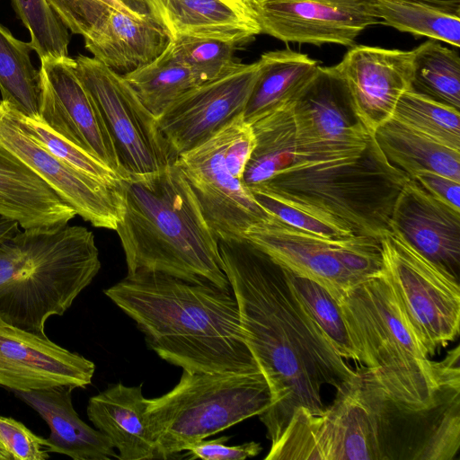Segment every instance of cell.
<instances>
[{"mask_svg": "<svg viewBox=\"0 0 460 460\" xmlns=\"http://www.w3.org/2000/svg\"><path fill=\"white\" fill-rule=\"evenodd\" d=\"M459 346L441 361L362 367L320 413H299L307 460H452L460 447Z\"/></svg>", "mask_w": 460, "mask_h": 460, "instance_id": "cell-1", "label": "cell"}, {"mask_svg": "<svg viewBox=\"0 0 460 460\" xmlns=\"http://www.w3.org/2000/svg\"><path fill=\"white\" fill-rule=\"evenodd\" d=\"M218 249L244 341L270 387V405L259 417L273 446L297 409L322 412V387L337 389L355 370L310 317L282 266L244 237L219 239Z\"/></svg>", "mask_w": 460, "mask_h": 460, "instance_id": "cell-2", "label": "cell"}, {"mask_svg": "<svg viewBox=\"0 0 460 460\" xmlns=\"http://www.w3.org/2000/svg\"><path fill=\"white\" fill-rule=\"evenodd\" d=\"M104 294L136 322L161 358L183 370L261 371L244 341L231 288L137 271Z\"/></svg>", "mask_w": 460, "mask_h": 460, "instance_id": "cell-3", "label": "cell"}, {"mask_svg": "<svg viewBox=\"0 0 460 460\" xmlns=\"http://www.w3.org/2000/svg\"><path fill=\"white\" fill-rule=\"evenodd\" d=\"M123 216L116 232L128 274L159 272L230 288L218 249L199 201L175 163L120 178Z\"/></svg>", "mask_w": 460, "mask_h": 460, "instance_id": "cell-4", "label": "cell"}, {"mask_svg": "<svg viewBox=\"0 0 460 460\" xmlns=\"http://www.w3.org/2000/svg\"><path fill=\"white\" fill-rule=\"evenodd\" d=\"M100 269L94 235L84 226L20 230L0 243V316L47 336V320L62 316Z\"/></svg>", "mask_w": 460, "mask_h": 460, "instance_id": "cell-5", "label": "cell"}, {"mask_svg": "<svg viewBox=\"0 0 460 460\" xmlns=\"http://www.w3.org/2000/svg\"><path fill=\"white\" fill-rule=\"evenodd\" d=\"M410 177L394 166L374 136L364 154L345 163L289 167L250 188L309 212L353 235L380 239Z\"/></svg>", "mask_w": 460, "mask_h": 460, "instance_id": "cell-6", "label": "cell"}, {"mask_svg": "<svg viewBox=\"0 0 460 460\" xmlns=\"http://www.w3.org/2000/svg\"><path fill=\"white\" fill-rule=\"evenodd\" d=\"M270 402V387L261 371L183 370L171 391L148 399L147 416L156 438L158 458L175 457L196 442L259 416Z\"/></svg>", "mask_w": 460, "mask_h": 460, "instance_id": "cell-7", "label": "cell"}, {"mask_svg": "<svg viewBox=\"0 0 460 460\" xmlns=\"http://www.w3.org/2000/svg\"><path fill=\"white\" fill-rule=\"evenodd\" d=\"M254 146L252 128L239 115L174 162L218 240L243 238L248 228L273 217L243 181Z\"/></svg>", "mask_w": 460, "mask_h": 460, "instance_id": "cell-8", "label": "cell"}, {"mask_svg": "<svg viewBox=\"0 0 460 460\" xmlns=\"http://www.w3.org/2000/svg\"><path fill=\"white\" fill-rule=\"evenodd\" d=\"M244 238L283 268L324 288L338 303L348 290L383 270L380 239L371 236L323 237L273 216L248 228Z\"/></svg>", "mask_w": 460, "mask_h": 460, "instance_id": "cell-9", "label": "cell"}, {"mask_svg": "<svg viewBox=\"0 0 460 460\" xmlns=\"http://www.w3.org/2000/svg\"><path fill=\"white\" fill-rule=\"evenodd\" d=\"M380 243L383 274L427 355L433 356L459 335L458 278L390 230Z\"/></svg>", "mask_w": 460, "mask_h": 460, "instance_id": "cell-10", "label": "cell"}, {"mask_svg": "<svg viewBox=\"0 0 460 460\" xmlns=\"http://www.w3.org/2000/svg\"><path fill=\"white\" fill-rule=\"evenodd\" d=\"M287 104L294 138L289 167L352 161L364 154L373 137L356 115L347 87L333 66L319 65L312 79Z\"/></svg>", "mask_w": 460, "mask_h": 460, "instance_id": "cell-11", "label": "cell"}, {"mask_svg": "<svg viewBox=\"0 0 460 460\" xmlns=\"http://www.w3.org/2000/svg\"><path fill=\"white\" fill-rule=\"evenodd\" d=\"M75 71L91 94L113 140L121 178L157 172L175 162L155 117L120 75L94 58H74Z\"/></svg>", "mask_w": 460, "mask_h": 460, "instance_id": "cell-12", "label": "cell"}, {"mask_svg": "<svg viewBox=\"0 0 460 460\" xmlns=\"http://www.w3.org/2000/svg\"><path fill=\"white\" fill-rule=\"evenodd\" d=\"M339 305L360 365L392 367L429 359L383 270L348 290Z\"/></svg>", "mask_w": 460, "mask_h": 460, "instance_id": "cell-13", "label": "cell"}, {"mask_svg": "<svg viewBox=\"0 0 460 460\" xmlns=\"http://www.w3.org/2000/svg\"><path fill=\"white\" fill-rule=\"evenodd\" d=\"M74 61L69 57L40 60L38 118L121 178L111 136L93 99L78 78Z\"/></svg>", "mask_w": 460, "mask_h": 460, "instance_id": "cell-14", "label": "cell"}, {"mask_svg": "<svg viewBox=\"0 0 460 460\" xmlns=\"http://www.w3.org/2000/svg\"><path fill=\"white\" fill-rule=\"evenodd\" d=\"M260 71L259 59L241 63L228 74L190 89L155 118L175 158L243 115Z\"/></svg>", "mask_w": 460, "mask_h": 460, "instance_id": "cell-15", "label": "cell"}, {"mask_svg": "<svg viewBox=\"0 0 460 460\" xmlns=\"http://www.w3.org/2000/svg\"><path fill=\"white\" fill-rule=\"evenodd\" d=\"M0 144L35 172L76 215L95 227L116 230L123 216L120 185L92 178L48 152L24 131L13 109L2 101Z\"/></svg>", "mask_w": 460, "mask_h": 460, "instance_id": "cell-16", "label": "cell"}, {"mask_svg": "<svg viewBox=\"0 0 460 460\" xmlns=\"http://www.w3.org/2000/svg\"><path fill=\"white\" fill-rule=\"evenodd\" d=\"M261 33L283 42L353 47L380 23L375 0H250Z\"/></svg>", "mask_w": 460, "mask_h": 460, "instance_id": "cell-17", "label": "cell"}, {"mask_svg": "<svg viewBox=\"0 0 460 460\" xmlns=\"http://www.w3.org/2000/svg\"><path fill=\"white\" fill-rule=\"evenodd\" d=\"M95 371L93 361L0 316V386L27 392L71 386L85 388Z\"/></svg>", "mask_w": 460, "mask_h": 460, "instance_id": "cell-18", "label": "cell"}, {"mask_svg": "<svg viewBox=\"0 0 460 460\" xmlns=\"http://www.w3.org/2000/svg\"><path fill=\"white\" fill-rule=\"evenodd\" d=\"M333 68L347 87L358 119L374 134L392 118L400 97L411 89L414 49L354 45Z\"/></svg>", "mask_w": 460, "mask_h": 460, "instance_id": "cell-19", "label": "cell"}, {"mask_svg": "<svg viewBox=\"0 0 460 460\" xmlns=\"http://www.w3.org/2000/svg\"><path fill=\"white\" fill-rule=\"evenodd\" d=\"M389 229L424 257L458 278L460 210L409 178L395 199Z\"/></svg>", "mask_w": 460, "mask_h": 460, "instance_id": "cell-20", "label": "cell"}, {"mask_svg": "<svg viewBox=\"0 0 460 460\" xmlns=\"http://www.w3.org/2000/svg\"><path fill=\"white\" fill-rule=\"evenodd\" d=\"M171 40L213 39L243 49L261 34L250 0H136Z\"/></svg>", "mask_w": 460, "mask_h": 460, "instance_id": "cell-21", "label": "cell"}, {"mask_svg": "<svg viewBox=\"0 0 460 460\" xmlns=\"http://www.w3.org/2000/svg\"><path fill=\"white\" fill-rule=\"evenodd\" d=\"M147 408L142 385L127 386L118 383L92 396L86 412L94 427L118 450L119 460H150L158 458V455Z\"/></svg>", "mask_w": 460, "mask_h": 460, "instance_id": "cell-22", "label": "cell"}, {"mask_svg": "<svg viewBox=\"0 0 460 460\" xmlns=\"http://www.w3.org/2000/svg\"><path fill=\"white\" fill-rule=\"evenodd\" d=\"M74 389L55 386L13 393L48 424L50 434L44 438L48 453L65 455L74 460L119 459L110 439L83 421L76 413L72 402Z\"/></svg>", "mask_w": 460, "mask_h": 460, "instance_id": "cell-23", "label": "cell"}, {"mask_svg": "<svg viewBox=\"0 0 460 460\" xmlns=\"http://www.w3.org/2000/svg\"><path fill=\"white\" fill-rule=\"evenodd\" d=\"M84 39L93 58L120 75L155 60L171 40L148 13L138 20L116 9H111Z\"/></svg>", "mask_w": 460, "mask_h": 460, "instance_id": "cell-24", "label": "cell"}, {"mask_svg": "<svg viewBox=\"0 0 460 460\" xmlns=\"http://www.w3.org/2000/svg\"><path fill=\"white\" fill-rule=\"evenodd\" d=\"M0 214L22 229L60 226L76 212L35 172L0 144Z\"/></svg>", "mask_w": 460, "mask_h": 460, "instance_id": "cell-25", "label": "cell"}, {"mask_svg": "<svg viewBox=\"0 0 460 460\" xmlns=\"http://www.w3.org/2000/svg\"><path fill=\"white\" fill-rule=\"evenodd\" d=\"M259 61L260 75L243 113L248 123L293 99L319 66L308 55L290 49L264 52Z\"/></svg>", "mask_w": 460, "mask_h": 460, "instance_id": "cell-26", "label": "cell"}, {"mask_svg": "<svg viewBox=\"0 0 460 460\" xmlns=\"http://www.w3.org/2000/svg\"><path fill=\"white\" fill-rule=\"evenodd\" d=\"M386 159L410 178L422 170L460 181V151L390 119L373 134Z\"/></svg>", "mask_w": 460, "mask_h": 460, "instance_id": "cell-27", "label": "cell"}, {"mask_svg": "<svg viewBox=\"0 0 460 460\" xmlns=\"http://www.w3.org/2000/svg\"><path fill=\"white\" fill-rule=\"evenodd\" d=\"M380 23L459 48L460 12L423 0H375Z\"/></svg>", "mask_w": 460, "mask_h": 460, "instance_id": "cell-28", "label": "cell"}, {"mask_svg": "<svg viewBox=\"0 0 460 460\" xmlns=\"http://www.w3.org/2000/svg\"><path fill=\"white\" fill-rule=\"evenodd\" d=\"M29 42L16 39L0 24V92L2 102L20 114L38 118L40 70L31 60Z\"/></svg>", "mask_w": 460, "mask_h": 460, "instance_id": "cell-29", "label": "cell"}, {"mask_svg": "<svg viewBox=\"0 0 460 460\" xmlns=\"http://www.w3.org/2000/svg\"><path fill=\"white\" fill-rule=\"evenodd\" d=\"M123 76L155 118L181 94L199 84L194 73L172 55L170 42L155 60Z\"/></svg>", "mask_w": 460, "mask_h": 460, "instance_id": "cell-30", "label": "cell"}, {"mask_svg": "<svg viewBox=\"0 0 460 460\" xmlns=\"http://www.w3.org/2000/svg\"><path fill=\"white\" fill-rule=\"evenodd\" d=\"M411 90L460 110L458 52L432 39L414 49Z\"/></svg>", "mask_w": 460, "mask_h": 460, "instance_id": "cell-31", "label": "cell"}, {"mask_svg": "<svg viewBox=\"0 0 460 460\" xmlns=\"http://www.w3.org/2000/svg\"><path fill=\"white\" fill-rule=\"evenodd\" d=\"M459 111L411 89L400 97L391 119L439 144L460 151Z\"/></svg>", "mask_w": 460, "mask_h": 460, "instance_id": "cell-32", "label": "cell"}, {"mask_svg": "<svg viewBox=\"0 0 460 460\" xmlns=\"http://www.w3.org/2000/svg\"><path fill=\"white\" fill-rule=\"evenodd\" d=\"M284 270L295 294L337 352L344 359L358 363V357L350 341L339 303L314 280L285 268Z\"/></svg>", "mask_w": 460, "mask_h": 460, "instance_id": "cell-33", "label": "cell"}, {"mask_svg": "<svg viewBox=\"0 0 460 460\" xmlns=\"http://www.w3.org/2000/svg\"><path fill=\"white\" fill-rule=\"evenodd\" d=\"M172 55L188 66L199 84L221 77L235 69L234 45L207 38L181 37L170 40Z\"/></svg>", "mask_w": 460, "mask_h": 460, "instance_id": "cell-34", "label": "cell"}, {"mask_svg": "<svg viewBox=\"0 0 460 460\" xmlns=\"http://www.w3.org/2000/svg\"><path fill=\"white\" fill-rule=\"evenodd\" d=\"M11 1L17 16L30 32L29 43L40 60L68 57V31L46 0Z\"/></svg>", "mask_w": 460, "mask_h": 460, "instance_id": "cell-35", "label": "cell"}, {"mask_svg": "<svg viewBox=\"0 0 460 460\" xmlns=\"http://www.w3.org/2000/svg\"><path fill=\"white\" fill-rule=\"evenodd\" d=\"M13 111L24 131L57 158L102 182L113 186L120 185V177L112 169L58 136L39 118L23 116L13 109Z\"/></svg>", "mask_w": 460, "mask_h": 460, "instance_id": "cell-36", "label": "cell"}, {"mask_svg": "<svg viewBox=\"0 0 460 460\" xmlns=\"http://www.w3.org/2000/svg\"><path fill=\"white\" fill-rule=\"evenodd\" d=\"M51 10L72 33L84 38L111 9L142 20L147 14L128 0H46Z\"/></svg>", "mask_w": 460, "mask_h": 460, "instance_id": "cell-37", "label": "cell"}, {"mask_svg": "<svg viewBox=\"0 0 460 460\" xmlns=\"http://www.w3.org/2000/svg\"><path fill=\"white\" fill-rule=\"evenodd\" d=\"M251 191L259 204L268 212L293 227L332 239H342L353 235L297 207L259 191Z\"/></svg>", "mask_w": 460, "mask_h": 460, "instance_id": "cell-38", "label": "cell"}, {"mask_svg": "<svg viewBox=\"0 0 460 460\" xmlns=\"http://www.w3.org/2000/svg\"><path fill=\"white\" fill-rule=\"evenodd\" d=\"M0 442L13 460H46L49 454L44 447V438L31 431L22 422L0 416Z\"/></svg>", "mask_w": 460, "mask_h": 460, "instance_id": "cell-39", "label": "cell"}, {"mask_svg": "<svg viewBox=\"0 0 460 460\" xmlns=\"http://www.w3.org/2000/svg\"><path fill=\"white\" fill-rule=\"evenodd\" d=\"M229 437L223 436L215 439H202L187 447L190 458L205 460H244L258 456L262 447L260 443L251 441L237 446H228Z\"/></svg>", "mask_w": 460, "mask_h": 460, "instance_id": "cell-40", "label": "cell"}, {"mask_svg": "<svg viewBox=\"0 0 460 460\" xmlns=\"http://www.w3.org/2000/svg\"><path fill=\"white\" fill-rule=\"evenodd\" d=\"M411 178L434 197L460 210V181L429 170L419 171Z\"/></svg>", "mask_w": 460, "mask_h": 460, "instance_id": "cell-41", "label": "cell"}, {"mask_svg": "<svg viewBox=\"0 0 460 460\" xmlns=\"http://www.w3.org/2000/svg\"><path fill=\"white\" fill-rule=\"evenodd\" d=\"M19 226L16 220L0 214V243L19 232Z\"/></svg>", "mask_w": 460, "mask_h": 460, "instance_id": "cell-42", "label": "cell"}, {"mask_svg": "<svg viewBox=\"0 0 460 460\" xmlns=\"http://www.w3.org/2000/svg\"><path fill=\"white\" fill-rule=\"evenodd\" d=\"M431 4L460 12V0H423Z\"/></svg>", "mask_w": 460, "mask_h": 460, "instance_id": "cell-43", "label": "cell"}, {"mask_svg": "<svg viewBox=\"0 0 460 460\" xmlns=\"http://www.w3.org/2000/svg\"><path fill=\"white\" fill-rule=\"evenodd\" d=\"M0 460H13L12 456L0 442Z\"/></svg>", "mask_w": 460, "mask_h": 460, "instance_id": "cell-44", "label": "cell"}, {"mask_svg": "<svg viewBox=\"0 0 460 460\" xmlns=\"http://www.w3.org/2000/svg\"><path fill=\"white\" fill-rule=\"evenodd\" d=\"M128 2L131 3L130 0H128Z\"/></svg>", "mask_w": 460, "mask_h": 460, "instance_id": "cell-45", "label": "cell"}]
</instances>
